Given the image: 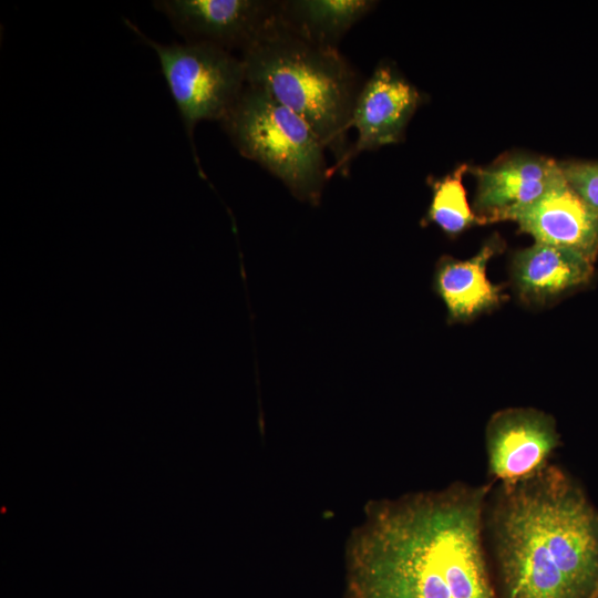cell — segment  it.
<instances>
[{
	"instance_id": "6da1fadb",
	"label": "cell",
	"mask_w": 598,
	"mask_h": 598,
	"mask_svg": "<svg viewBox=\"0 0 598 598\" xmlns=\"http://www.w3.org/2000/svg\"><path fill=\"white\" fill-rule=\"evenodd\" d=\"M492 486L456 482L370 503L348 540L343 598H495L484 534Z\"/></svg>"
},
{
	"instance_id": "7a4b0ae2",
	"label": "cell",
	"mask_w": 598,
	"mask_h": 598,
	"mask_svg": "<svg viewBox=\"0 0 598 598\" xmlns=\"http://www.w3.org/2000/svg\"><path fill=\"white\" fill-rule=\"evenodd\" d=\"M484 534L502 598H590L598 584V509L555 464L493 483Z\"/></svg>"
},
{
	"instance_id": "3957f363",
	"label": "cell",
	"mask_w": 598,
	"mask_h": 598,
	"mask_svg": "<svg viewBox=\"0 0 598 598\" xmlns=\"http://www.w3.org/2000/svg\"><path fill=\"white\" fill-rule=\"evenodd\" d=\"M240 58L246 84L303 118L336 156L333 166L340 164L350 148L347 132L362 86L342 54L297 35L276 12Z\"/></svg>"
},
{
	"instance_id": "277c9868",
	"label": "cell",
	"mask_w": 598,
	"mask_h": 598,
	"mask_svg": "<svg viewBox=\"0 0 598 598\" xmlns=\"http://www.w3.org/2000/svg\"><path fill=\"white\" fill-rule=\"evenodd\" d=\"M220 124L241 156L280 179L296 198L319 204L328 179L326 147L303 118L246 84Z\"/></svg>"
},
{
	"instance_id": "5b68a950",
	"label": "cell",
	"mask_w": 598,
	"mask_h": 598,
	"mask_svg": "<svg viewBox=\"0 0 598 598\" xmlns=\"http://www.w3.org/2000/svg\"><path fill=\"white\" fill-rule=\"evenodd\" d=\"M156 52L171 95L179 112L199 175L205 178L194 143L202 121L221 122L246 87L241 58L203 42L161 44L125 21Z\"/></svg>"
},
{
	"instance_id": "8992f818",
	"label": "cell",
	"mask_w": 598,
	"mask_h": 598,
	"mask_svg": "<svg viewBox=\"0 0 598 598\" xmlns=\"http://www.w3.org/2000/svg\"><path fill=\"white\" fill-rule=\"evenodd\" d=\"M560 445L556 422L534 408L494 413L485 430L487 472L492 483H514L544 466Z\"/></svg>"
},
{
	"instance_id": "52a82bcc",
	"label": "cell",
	"mask_w": 598,
	"mask_h": 598,
	"mask_svg": "<svg viewBox=\"0 0 598 598\" xmlns=\"http://www.w3.org/2000/svg\"><path fill=\"white\" fill-rule=\"evenodd\" d=\"M422 101L417 89L392 65L379 64L354 103L350 128L357 131L355 142L340 164L328 168V178L346 173L360 153L400 142Z\"/></svg>"
},
{
	"instance_id": "ba28073f",
	"label": "cell",
	"mask_w": 598,
	"mask_h": 598,
	"mask_svg": "<svg viewBox=\"0 0 598 598\" xmlns=\"http://www.w3.org/2000/svg\"><path fill=\"white\" fill-rule=\"evenodd\" d=\"M278 1L157 0L163 13L185 41L208 43L229 52L245 51L275 18Z\"/></svg>"
},
{
	"instance_id": "9c48e42d",
	"label": "cell",
	"mask_w": 598,
	"mask_h": 598,
	"mask_svg": "<svg viewBox=\"0 0 598 598\" xmlns=\"http://www.w3.org/2000/svg\"><path fill=\"white\" fill-rule=\"evenodd\" d=\"M471 171L477 181L473 207L478 224L517 220L563 177L559 162L527 154Z\"/></svg>"
},
{
	"instance_id": "30bf717a",
	"label": "cell",
	"mask_w": 598,
	"mask_h": 598,
	"mask_svg": "<svg viewBox=\"0 0 598 598\" xmlns=\"http://www.w3.org/2000/svg\"><path fill=\"white\" fill-rule=\"evenodd\" d=\"M516 221L536 243L573 250L592 262L598 255V212L564 176Z\"/></svg>"
},
{
	"instance_id": "8fae6325",
	"label": "cell",
	"mask_w": 598,
	"mask_h": 598,
	"mask_svg": "<svg viewBox=\"0 0 598 598\" xmlns=\"http://www.w3.org/2000/svg\"><path fill=\"white\" fill-rule=\"evenodd\" d=\"M592 265L573 250L535 243L515 254L512 278L519 297L538 305L588 282Z\"/></svg>"
},
{
	"instance_id": "7c38bea8",
	"label": "cell",
	"mask_w": 598,
	"mask_h": 598,
	"mask_svg": "<svg viewBox=\"0 0 598 598\" xmlns=\"http://www.w3.org/2000/svg\"><path fill=\"white\" fill-rule=\"evenodd\" d=\"M501 246L502 241L494 237L470 259L443 257L437 262L433 288L443 300L450 320L466 321L499 305L502 288L489 281L486 267Z\"/></svg>"
},
{
	"instance_id": "4fadbf2b",
	"label": "cell",
	"mask_w": 598,
	"mask_h": 598,
	"mask_svg": "<svg viewBox=\"0 0 598 598\" xmlns=\"http://www.w3.org/2000/svg\"><path fill=\"white\" fill-rule=\"evenodd\" d=\"M375 4L371 0H285L278 1L277 14L302 39L338 50L344 34Z\"/></svg>"
},
{
	"instance_id": "5bb4252c",
	"label": "cell",
	"mask_w": 598,
	"mask_h": 598,
	"mask_svg": "<svg viewBox=\"0 0 598 598\" xmlns=\"http://www.w3.org/2000/svg\"><path fill=\"white\" fill-rule=\"evenodd\" d=\"M468 171L458 166L452 174L432 184L433 196L425 219L439 226L447 236L454 237L478 223L471 209L462 177Z\"/></svg>"
},
{
	"instance_id": "9a60e30c",
	"label": "cell",
	"mask_w": 598,
	"mask_h": 598,
	"mask_svg": "<svg viewBox=\"0 0 598 598\" xmlns=\"http://www.w3.org/2000/svg\"><path fill=\"white\" fill-rule=\"evenodd\" d=\"M564 178L594 210L598 212V162H559Z\"/></svg>"
},
{
	"instance_id": "2e32d148",
	"label": "cell",
	"mask_w": 598,
	"mask_h": 598,
	"mask_svg": "<svg viewBox=\"0 0 598 598\" xmlns=\"http://www.w3.org/2000/svg\"><path fill=\"white\" fill-rule=\"evenodd\" d=\"M590 598H598V584H597L594 592L591 594Z\"/></svg>"
}]
</instances>
